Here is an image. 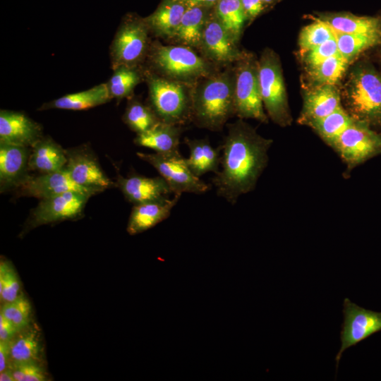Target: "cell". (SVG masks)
<instances>
[{
	"instance_id": "27",
	"label": "cell",
	"mask_w": 381,
	"mask_h": 381,
	"mask_svg": "<svg viewBox=\"0 0 381 381\" xmlns=\"http://www.w3.org/2000/svg\"><path fill=\"white\" fill-rule=\"evenodd\" d=\"M112 98L107 84H100L89 90L66 95L49 104V108L83 110L106 103Z\"/></svg>"
},
{
	"instance_id": "36",
	"label": "cell",
	"mask_w": 381,
	"mask_h": 381,
	"mask_svg": "<svg viewBox=\"0 0 381 381\" xmlns=\"http://www.w3.org/2000/svg\"><path fill=\"white\" fill-rule=\"evenodd\" d=\"M140 75L133 66H119L115 69L108 85L111 97L128 96L139 83Z\"/></svg>"
},
{
	"instance_id": "39",
	"label": "cell",
	"mask_w": 381,
	"mask_h": 381,
	"mask_svg": "<svg viewBox=\"0 0 381 381\" xmlns=\"http://www.w3.org/2000/svg\"><path fill=\"white\" fill-rule=\"evenodd\" d=\"M15 381H45L48 380L42 363L25 362L10 365Z\"/></svg>"
},
{
	"instance_id": "18",
	"label": "cell",
	"mask_w": 381,
	"mask_h": 381,
	"mask_svg": "<svg viewBox=\"0 0 381 381\" xmlns=\"http://www.w3.org/2000/svg\"><path fill=\"white\" fill-rule=\"evenodd\" d=\"M181 195L134 205L129 217L127 232L136 235L145 231L167 219Z\"/></svg>"
},
{
	"instance_id": "43",
	"label": "cell",
	"mask_w": 381,
	"mask_h": 381,
	"mask_svg": "<svg viewBox=\"0 0 381 381\" xmlns=\"http://www.w3.org/2000/svg\"><path fill=\"white\" fill-rule=\"evenodd\" d=\"M188 6H210L217 4L219 0H184Z\"/></svg>"
},
{
	"instance_id": "42",
	"label": "cell",
	"mask_w": 381,
	"mask_h": 381,
	"mask_svg": "<svg viewBox=\"0 0 381 381\" xmlns=\"http://www.w3.org/2000/svg\"><path fill=\"white\" fill-rule=\"evenodd\" d=\"M9 346L8 341H0V372L9 366Z\"/></svg>"
},
{
	"instance_id": "14",
	"label": "cell",
	"mask_w": 381,
	"mask_h": 381,
	"mask_svg": "<svg viewBox=\"0 0 381 381\" xmlns=\"http://www.w3.org/2000/svg\"><path fill=\"white\" fill-rule=\"evenodd\" d=\"M342 107L341 90L337 85L310 86L303 92V107L297 122L308 126Z\"/></svg>"
},
{
	"instance_id": "8",
	"label": "cell",
	"mask_w": 381,
	"mask_h": 381,
	"mask_svg": "<svg viewBox=\"0 0 381 381\" xmlns=\"http://www.w3.org/2000/svg\"><path fill=\"white\" fill-rule=\"evenodd\" d=\"M152 59L162 73L174 80L190 81L210 74L209 64L185 45H159L155 48Z\"/></svg>"
},
{
	"instance_id": "24",
	"label": "cell",
	"mask_w": 381,
	"mask_h": 381,
	"mask_svg": "<svg viewBox=\"0 0 381 381\" xmlns=\"http://www.w3.org/2000/svg\"><path fill=\"white\" fill-rule=\"evenodd\" d=\"M183 143L189 149V156L186 158V163L193 174L200 178L208 172L217 174L220 168L221 145L213 147L209 140L190 139L185 138Z\"/></svg>"
},
{
	"instance_id": "13",
	"label": "cell",
	"mask_w": 381,
	"mask_h": 381,
	"mask_svg": "<svg viewBox=\"0 0 381 381\" xmlns=\"http://www.w3.org/2000/svg\"><path fill=\"white\" fill-rule=\"evenodd\" d=\"M66 168L72 179L91 195L111 187L113 183L102 170L93 155L85 150L66 151Z\"/></svg>"
},
{
	"instance_id": "29",
	"label": "cell",
	"mask_w": 381,
	"mask_h": 381,
	"mask_svg": "<svg viewBox=\"0 0 381 381\" xmlns=\"http://www.w3.org/2000/svg\"><path fill=\"white\" fill-rule=\"evenodd\" d=\"M353 120L342 107L325 117L312 121L308 126L331 147Z\"/></svg>"
},
{
	"instance_id": "38",
	"label": "cell",
	"mask_w": 381,
	"mask_h": 381,
	"mask_svg": "<svg viewBox=\"0 0 381 381\" xmlns=\"http://www.w3.org/2000/svg\"><path fill=\"white\" fill-rule=\"evenodd\" d=\"M339 54L335 36L322 44L300 52L306 71L320 64L328 58Z\"/></svg>"
},
{
	"instance_id": "35",
	"label": "cell",
	"mask_w": 381,
	"mask_h": 381,
	"mask_svg": "<svg viewBox=\"0 0 381 381\" xmlns=\"http://www.w3.org/2000/svg\"><path fill=\"white\" fill-rule=\"evenodd\" d=\"M0 314L18 332L31 324V304L23 294L12 301L1 304Z\"/></svg>"
},
{
	"instance_id": "4",
	"label": "cell",
	"mask_w": 381,
	"mask_h": 381,
	"mask_svg": "<svg viewBox=\"0 0 381 381\" xmlns=\"http://www.w3.org/2000/svg\"><path fill=\"white\" fill-rule=\"evenodd\" d=\"M258 77L262 104L267 116L277 125L291 124V116L282 68L278 55L265 49L258 60Z\"/></svg>"
},
{
	"instance_id": "32",
	"label": "cell",
	"mask_w": 381,
	"mask_h": 381,
	"mask_svg": "<svg viewBox=\"0 0 381 381\" xmlns=\"http://www.w3.org/2000/svg\"><path fill=\"white\" fill-rule=\"evenodd\" d=\"M215 16L238 43L246 20L241 0H219L216 4Z\"/></svg>"
},
{
	"instance_id": "26",
	"label": "cell",
	"mask_w": 381,
	"mask_h": 381,
	"mask_svg": "<svg viewBox=\"0 0 381 381\" xmlns=\"http://www.w3.org/2000/svg\"><path fill=\"white\" fill-rule=\"evenodd\" d=\"M28 168L41 174L64 169L67 164L66 151L51 139H39L32 146Z\"/></svg>"
},
{
	"instance_id": "23",
	"label": "cell",
	"mask_w": 381,
	"mask_h": 381,
	"mask_svg": "<svg viewBox=\"0 0 381 381\" xmlns=\"http://www.w3.org/2000/svg\"><path fill=\"white\" fill-rule=\"evenodd\" d=\"M181 133L179 125L159 121L149 130L138 133L134 143L157 153H178Z\"/></svg>"
},
{
	"instance_id": "46",
	"label": "cell",
	"mask_w": 381,
	"mask_h": 381,
	"mask_svg": "<svg viewBox=\"0 0 381 381\" xmlns=\"http://www.w3.org/2000/svg\"><path fill=\"white\" fill-rule=\"evenodd\" d=\"M378 46L380 47L379 55H380V60H381V43Z\"/></svg>"
},
{
	"instance_id": "3",
	"label": "cell",
	"mask_w": 381,
	"mask_h": 381,
	"mask_svg": "<svg viewBox=\"0 0 381 381\" xmlns=\"http://www.w3.org/2000/svg\"><path fill=\"white\" fill-rule=\"evenodd\" d=\"M343 87L346 111L381 133V73L369 62H359L351 69Z\"/></svg>"
},
{
	"instance_id": "33",
	"label": "cell",
	"mask_w": 381,
	"mask_h": 381,
	"mask_svg": "<svg viewBox=\"0 0 381 381\" xmlns=\"http://www.w3.org/2000/svg\"><path fill=\"white\" fill-rule=\"evenodd\" d=\"M123 119L137 134L149 130L161 121L152 108L138 101H133L128 104Z\"/></svg>"
},
{
	"instance_id": "30",
	"label": "cell",
	"mask_w": 381,
	"mask_h": 381,
	"mask_svg": "<svg viewBox=\"0 0 381 381\" xmlns=\"http://www.w3.org/2000/svg\"><path fill=\"white\" fill-rule=\"evenodd\" d=\"M351 64L340 54L328 58L316 66L307 70L310 86L338 85Z\"/></svg>"
},
{
	"instance_id": "5",
	"label": "cell",
	"mask_w": 381,
	"mask_h": 381,
	"mask_svg": "<svg viewBox=\"0 0 381 381\" xmlns=\"http://www.w3.org/2000/svg\"><path fill=\"white\" fill-rule=\"evenodd\" d=\"M234 109L239 119H252L267 123L262 104L258 77V60L244 52L236 61L234 71Z\"/></svg>"
},
{
	"instance_id": "10",
	"label": "cell",
	"mask_w": 381,
	"mask_h": 381,
	"mask_svg": "<svg viewBox=\"0 0 381 381\" xmlns=\"http://www.w3.org/2000/svg\"><path fill=\"white\" fill-rule=\"evenodd\" d=\"M344 322L340 332L341 348L336 358V368L344 351L381 331V312L365 309L346 298L343 303Z\"/></svg>"
},
{
	"instance_id": "1",
	"label": "cell",
	"mask_w": 381,
	"mask_h": 381,
	"mask_svg": "<svg viewBox=\"0 0 381 381\" xmlns=\"http://www.w3.org/2000/svg\"><path fill=\"white\" fill-rule=\"evenodd\" d=\"M227 128L220 145V168L212 182L219 197L235 205L241 195L255 189L267 166L273 140L260 135L241 119L228 124Z\"/></svg>"
},
{
	"instance_id": "15",
	"label": "cell",
	"mask_w": 381,
	"mask_h": 381,
	"mask_svg": "<svg viewBox=\"0 0 381 381\" xmlns=\"http://www.w3.org/2000/svg\"><path fill=\"white\" fill-rule=\"evenodd\" d=\"M236 44L216 16L207 19L200 47L208 59L219 64L236 62L244 54Z\"/></svg>"
},
{
	"instance_id": "6",
	"label": "cell",
	"mask_w": 381,
	"mask_h": 381,
	"mask_svg": "<svg viewBox=\"0 0 381 381\" xmlns=\"http://www.w3.org/2000/svg\"><path fill=\"white\" fill-rule=\"evenodd\" d=\"M151 108L161 121L180 125L191 120L192 92L180 81L151 76L148 80Z\"/></svg>"
},
{
	"instance_id": "37",
	"label": "cell",
	"mask_w": 381,
	"mask_h": 381,
	"mask_svg": "<svg viewBox=\"0 0 381 381\" xmlns=\"http://www.w3.org/2000/svg\"><path fill=\"white\" fill-rule=\"evenodd\" d=\"M20 294V282L13 265L8 261L0 263V298L4 303L16 299Z\"/></svg>"
},
{
	"instance_id": "31",
	"label": "cell",
	"mask_w": 381,
	"mask_h": 381,
	"mask_svg": "<svg viewBox=\"0 0 381 381\" xmlns=\"http://www.w3.org/2000/svg\"><path fill=\"white\" fill-rule=\"evenodd\" d=\"M334 36L339 54L351 64L364 51L381 43V35L377 34H346L334 32Z\"/></svg>"
},
{
	"instance_id": "45",
	"label": "cell",
	"mask_w": 381,
	"mask_h": 381,
	"mask_svg": "<svg viewBox=\"0 0 381 381\" xmlns=\"http://www.w3.org/2000/svg\"><path fill=\"white\" fill-rule=\"evenodd\" d=\"M261 1L265 5H266V4H270L274 3L278 0H261Z\"/></svg>"
},
{
	"instance_id": "11",
	"label": "cell",
	"mask_w": 381,
	"mask_h": 381,
	"mask_svg": "<svg viewBox=\"0 0 381 381\" xmlns=\"http://www.w3.org/2000/svg\"><path fill=\"white\" fill-rule=\"evenodd\" d=\"M145 20H131L124 23L113 42L111 55L115 68L133 66L143 58L147 47Z\"/></svg>"
},
{
	"instance_id": "41",
	"label": "cell",
	"mask_w": 381,
	"mask_h": 381,
	"mask_svg": "<svg viewBox=\"0 0 381 381\" xmlns=\"http://www.w3.org/2000/svg\"><path fill=\"white\" fill-rule=\"evenodd\" d=\"M18 332L12 323L0 314V341H10Z\"/></svg>"
},
{
	"instance_id": "40",
	"label": "cell",
	"mask_w": 381,
	"mask_h": 381,
	"mask_svg": "<svg viewBox=\"0 0 381 381\" xmlns=\"http://www.w3.org/2000/svg\"><path fill=\"white\" fill-rule=\"evenodd\" d=\"M246 19L253 20L265 9L261 0H241Z\"/></svg>"
},
{
	"instance_id": "22",
	"label": "cell",
	"mask_w": 381,
	"mask_h": 381,
	"mask_svg": "<svg viewBox=\"0 0 381 381\" xmlns=\"http://www.w3.org/2000/svg\"><path fill=\"white\" fill-rule=\"evenodd\" d=\"M316 18L327 23L336 32L381 35V15L359 16L348 12H327L317 13Z\"/></svg>"
},
{
	"instance_id": "25",
	"label": "cell",
	"mask_w": 381,
	"mask_h": 381,
	"mask_svg": "<svg viewBox=\"0 0 381 381\" xmlns=\"http://www.w3.org/2000/svg\"><path fill=\"white\" fill-rule=\"evenodd\" d=\"M188 6L184 0H163L155 11L144 20L156 35L175 37Z\"/></svg>"
},
{
	"instance_id": "21",
	"label": "cell",
	"mask_w": 381,
	"mask_h": 381,
	"mask_svg": "<svg viewBox=\"0 0 381 381\" xmlns=\"http://www.w3.org/2000/svg\"><path fill=\"white\" fill-rule=\"evenodd\" d=\"M8 346L9 365L25 362L41 363L44 351L43 339L36 325L30 324L18 332L8 341Z\"/></svg>"
},
{
	"instance_id": "12",
	"label": "cell",
	"mask_w": 381,
	"mask_h": 381,
	"mask_svg": "<svg viewBox=\"0 0 381 381\" xmlns=\"http://www.w3.org/2000/svg\"><path fill=\"white\" fill-rule=\"evenodd\" d=\"M91 195L79 191H66L41 199L32 214L34 226L76 217L83 212Z\"/></svg>"
},
{
	"instance_id": "9",
	"label": "cell",
	"mask_w": 381,
	"mask_h": 381,
	"mask_svg": "<svg viewBox=\"0 0 381 381\" xmlns=\"http://www.w3.org/2000/svg\"><path fill=\"white\" fill-rule=\"evenodd\" d=\"M137 155L151 164L166 181L171 193L202 194L210 189V185L195 176L188 167L186 158L180 152L174 154L143 153Z\"/></svg>"
},
{
	"instance_id": "16",
	"label": "cell",
	"mask_w": 381,
	"mask_h": 381,
	"mask_svg": "<svg viewBox=\"0 0 381 381\" xmlns=\"http://www.w3.org/2000/svg\"><path fill=\"white\" fill-rule=\"evenodd\" d=\"M18 187L24 195L41 199L66 191H79L90 195L72 179L66 167L37 176H27Z\"/></svg>"
},
{
	"instance_id": "17",
	"label": "cell",
	"mask_w": 381,
	"mask_h": 381,
	"mask_svg": "<svg viewBox=\"0 0 381 381\" xmlns=\"http://www.w3.org/2000/svg\"><path fill=\"white\" fill-rule=\"evenodd\" d=\"M118 186L125 198L133 205L168 198L172 193L161 176L146 177L133 174L128 177L119 176Z\"/></svg>"
},
{
	"instance_id": "7",
	"label": "cell",
	"mask_w": 381,
	"mask_h": 381,
	"mask_svg": "<svg viewBox=\"0 0 381 381\" xmlns=\"http://www.w3.org/2000/svg\"><path fill=\"white\" fill-rule=\"evenodd\" d=\"M349 173L356 167L381 153V133L368 124L353 120L331 147Z\"/></svg>"
},
{
	"instance_id": "2",
	"label": "cell",
	"mask_w": 381,
	"mask_h": 381,
	"mask_svg": "<svg viewBox=\"0 0 381 381\" xmlns=\"http://www.w3.org/2000/svg\"><path fill=\"white\" fill-rule=\"evenodd\" d=\"M234 74L210 75L192 91L191 120L200 128L221 131L235 115Z\"/></svg>"
},
{
	"instance_id": "28",
	"label": "cell",
	"mask_w": 381,
	"mask_h": 381,
	"mask_svg": "<svg viewBox=\"0 0 381 381\" xmlns=\"http://www.w3.org/2000/svg\"><path fill=\"white\" fill-rule=\"evenodd\" d=\"M205 8L200 6H188L175 36L182 44L200 47L204 27L207 19Z\"/></svg>"
},
{
	"instance_id": "34",
	"label": "cell",
	"mask_w": 381,
	"mask_h": 381,
	"mask_svg": "<svg viewBox=\"0 0 381 381\" xmlns=\"http://www.w3.org/2000/svg\"><path fill=\"white\" fill-rule=\"evenodd\" d=\"M314 21L303 27L298 35L300 52L317 47L334 37V30L325 22L315 18Z\"/></svg>"
},
{
	"instance_id": "44",
	"label": "cell",
	"mask_w": 381,
	"mask_h": 381,
	"mask_svg": "<svg viewBox=\"0 0 381 381\" xmlns=\"http://www.w3.org/2000/svg\"><path fill=\"white\" fill-rule=\"evenodd\" d=\"M1 381H15L11 368L8 367L3 371L0 372Z\"/></svg>"
},
{
	"instance_id": "19",
	"label": "cell",
	"mask_w": 381,
	"mask_h": 381,
	"mask_svg": "<svg viewBox=\"0 0 381 381\" xmlns=\"http://www.w3.org/2000/svg\"><path fill=\"white\" fill-rule=\"evenodd\" d=\"M40 128L25 114L1 110L0 113V143L32 146L40 139Z\"/></svg>"
},
{
	"instance_id": "20",
	"label": "cell",
	"mask_w": 381,
	"mask_h": 381,
	"mask_svg": "<svg viewBox=\"0 0 381 381\" xmlns=\"http://www.w3.org/2000/svg\"><path fill=\"white\" fill-rule=\"evenodd\" d=\"M28 147L0 143V183L1 190L18 186L28 176Z\"/></svg>"
}]
</instances>
